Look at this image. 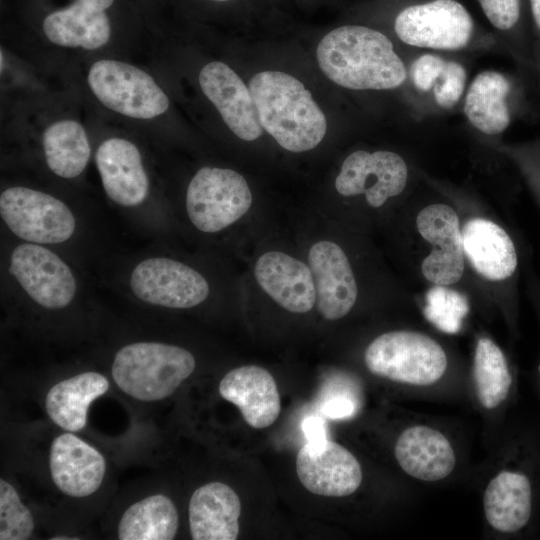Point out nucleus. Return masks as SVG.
<instances>
[{
    "mask_svg": "<svg viewBox=\"0 0 540 540\" xmlns=\"http://www.w3.org/2000/svg\"><path fill=\"white\" fill-rule=\"evenodd\" d=\"M317 62L335 84L351 90H393L408 78V67L382 32L361 25L333 29L319 42Z\"/></svg>",
    "mask_w": 540,
    "mask_h": 540,
    "instance_id": "nucleus-1",
    "label": "nucleus"
},
{
    "mask_svg": "<svg viewBox=\"0 0 540 540\" xmlns=\"http://www.w3.org/2000/svg\"><path fill=\"white\" fill-rule=\"evenodd\" d=\"M262 128L285 150H312L323 140L327 121L311 92L294 76L262 71L249 81Z\"/></svg>",
    "mask_w": 540,
    "mask_h": 540,
    "instance_id": "nucleus-2",
    "label": "nucleus"
},
{
    "mask_svg": "<svg viewBox=\"0 0 540 540\" xmlns=\"http://www.w3.org/2000/svg\"><path fill=\"white\" fill-rule=\"evenodd\" d=\"M195 367L194 356L182 347L137 342L116 353L111 372L116 385L125 394L152 402L172 395Z\"/></svg>",
    "mask_w": 540,
    "mask_h": 540,
    "instance_id": "nucleus-3",
    "label": "nucleus"
},
{
    "mask_svg": "<svg viewBox=\"0 0 540 540\" xmlns=\"http://www.w3.org/2000/svg\"><path fill=\"white\" fill-rule=\"evenodd\" d=\"M368 370L394 382L427 386L437 382L447 368V356L430 336L409 330L390 331L366 348Z\"/></svg>",
    "mask_w": 540,
    "mask_h": 540,
    "instance_id": "nucleus-4",
    "label": "nucleus"
},
{
    "mask_svg": "<svg viewBox=\"0 0 540 540\" xmlns=\"http://www.w3.org/2000/svg\"><path fill=\"white\" fill-rule=\"evenodd\" d=\"M398 39L423 51L459 52L471 47L475 23L457 0H428L403 8L394 20Z\"/></svg>",
    "mask_w": 540,
    "mask_h": 540,
    "instance_id": "nucleus-5",
    "label": "nucleus"
},
{
    "mask_svg": "<svg viewBox=\"0 0 540 540\" xmlns=\"http://www.w3.org/2000/svg\"><path fill=\"white\" fill-rule=\"evenodd\" d=\"M252 200L250 187L240 173L227 168L203 167L188 185L186 210L198 230L215 233L243 217Z\"/></svg>",
    "mask_w": 540,
    "mask_h": 540,
    "instance_id": "nucleus-6",
    "label": "nucleus"
},
{
    "mask_svg": "<svg viewBox=\"0 0 540 540\" xmlns=\"http://www.w3.org/2000/svg\"><path fill=\"white\" fill-rule=\"evenodd\" d=\"M87 81L105 107L130 118L152 119L169 107V98L155 80L126 62L96 61L89 69Z\"/></svg>",
    "mask_w": 540,
    "mask_h": 540,
    "instance_id": "nucleus-7",
    "label": "nucleus"
},
{
    "mask_svg": "<svg viewBox=\"0 0 540 540\" xmlns=\"http://www.w3.org/2000/svg\"><path fill=\"white\" fill-rule=\"evenodd\" d=\"M0 213L16 236L33 243H62L75 230V218L66 204L31 188L17 186L4 190L0 196Z\"/></svg>",
    "mask_w": 540,
    "mask_h": 540,
    "instance_id": "nucleus-8",
    "label": "nucleus"
},
{
    "mask_svg": "<svg viewBox=\"0 0 540 540\" xmlns=\"http://www.w3.org/2000/svg\"><path fill=\"white\" fill-rule=\"evenodd\" d=\"M523 82L494 69L479 72L468 84L462 99L467 122L478 132L503 134L526 108Z\"/></svg>",
    "mask_w": 540,
    "mask_h": 540,
    "instance_id": "nucleus-9",
    "label": "nucleus"
},
{
    "mask_svg": "<svg viewBox=\"0 0 540 540\" xmlns=\"http://www.w3.org/2000/svg\"><path fill=\"white\" fill-rule=\"evenodd\" d=\"M408 167L397 153L388 150H357L348 155L335 179L342 196L363 194L367 203L381 207L389 198L400 195L407 185Z\"/></svg>",
    "mask_w": 540,
    "mask_h": 540,
    "instance_id": "nucleus-10",
    "label": "nucleus"
},
{
    "mask_svg": "<svg viewBox=\"0 0 540 540\" xmlns=\"http://www.w3.org/2000/svg\"><path fill=\"white\" fill-rule=\"evenodd\" d=\"M130 283L142 301L168 308H192L209 295V285L198 271L169 258L143 260L134 268Z\"/></svg>",
    "mask_w": 540,
    "mask_h": 540,
    "instance_id": "nucleus-11",
    "label": "nucleus"
},
{
    "mask_svg": "<svg viewBox=\"0 0 540 540\" xmlns=\"http://www.w3.org/2000/svg\"><path fill=\"white\" fill-rule=\"evenodd\" d=\"M9 270L42 307L63 308L75 295L76 281L70 268L43 246L31 243L17 246L12 252Z\"/></svg>",
    "mask_w": 540,
    "mask_h": 540,
    "instance_id": "nucleus-12",
    "label": "nucleus"
},
{
    "mask_svg": "<svg viewBox=\"0 0 540 540\" xmlns=\"http://www.w3.org/2000/svg\"><path fill=\"white\" fill-rule=\"evenodd\" d=\"M421 237L433 245L424 258V277L437 286L457 283L464 272V248L459 218L455 210L443 203L423 208L416 217Z\"/></svg>",
    "mask_w": 540,
    "mask_h": 540,
    "instance_id": "nucleus-13",
    "label": "nucleus"
},
{
    "mask_svg": "<svg viewBox=\"0 0 540 540\" xmlns=\"http://www.w3.org/2000/svg\"><path fill=\"white\" fill-rule=\"evenodd\" d=\"M296 472L308 491L327 497L353 494L363 477L356 457L342 445L330 440L321 446L305 443L296 458Z\"/></svg>",
    "mask_w": 540,
    "mask_h": 540,
    "instance_id": "nucleus-14",
    "label": "nucleus"
},
{
    "mask_svg": "<svg viewBox=\"0 0 540 540\" xmlns=\"http://www.w3.org/2000/svg\"><path fill=\"white\" fill-rule=\"evenodd\" d=\"M314 279L316 305L320 315L329 321L346 316L358 295L357 283L349 260L336 243L321 240L308 252Z\"/></svg>",
    "mask_w": 540,
    "mask_h": 540,
    "instance_id": "nucleus-15",
    "label": "nucleus"
},
{
    "mask_svg": "<svg viewBox=\"0 0 540 540\" xmlns=\"http://www.w3.org/2000/svg\"><path fill=\"white\" fill-rule=\"evenodd\" d=\"M198 80L204 95L238 138L253 141L261 136L263 128L252 94L232 68L220 61L210 62L201 69Z\"/></svg>",
    "mask_w": 540,
    "mask_h": 540,
    "instance_id": "nucleus-16",
    "label": "nucleus"
},
{
    "mask_svg": "<svg viewBox=\"0 0 540 540\" xmlns=\"http://www.w3.org/2000/svg\"><path fill=\"white\" fill-rule=\"evenodd\" d=\"M49 467L56 487L75 498L95 493L106 473L104 456L72 433H63L53 440Z\"/></svg>",
    "mask_w": 540,
    "mask_h": 540,
    "instance_id": "nucleus-17",
    "label": "nucleus"
},
{
    "mask_svg": "<svg viewBox=\"0 0 540 540\" xmlns=\"http://www.w3.org/2000/svg\"><path fill=\"white\" fill-rule=\"evenodd\" d=\"M261 289L292 313H306L316 304L314 279L304 262L280 251L262 254L254 266Z\"/></svg>",
    "mask_w": 540,
    "mask_h": 540,
    "instance_id": "nucleus-18",
    "label": "nucleus"
},
{
    "mask_svg": "<svg viewBox=\"0 0 540 540\" xmlns=\"http://www.w3.org/2000/svg\"><path fill=\"white\" fill-rule=\"evenodd\" d=\"M219 393L239 408L245 422L253 428L272 425L280 414L276 381L263 367L246 365L229 371L219 383Z\"/></svg>",
    "mask_w": 540,
    "mask_h": 540,
    "instance_id": "nucleus-19",
    "label": "nucleus"
},
{
    "mask_svg": "<svg viewBox=\"0 0 540 540\" xmlns=\"http://www.w3.org/2000/svg\"><path fill=\"white\" fill-rule=\"evenodd\" d=\"M95 160L111 200L122 206H135L146 199L149 181L135 144L123 138H109L98 147Z\"/></svg>",
    "mask_w": 540,
    "mask_h": 540,
    "instance_id": "nucleus-20",
    "label": "nucleus"
},
{
    "mask_svg": "<svg viewBox=\"0 0 540 540\" xmlns=\"http://www.w3.org/2000/svg\"><path fill=\"white\" fill-rule=\"evenodd\" d=\"M114 0H75L54 11L43 21V32L55 45L96 50L108 43L111 35L105 10Z\"/></svg>",
    "mask_w": 540,
    "mask_h": 540,
    "instance_id": "nucleus-21",
    "label": "nucleus"
},
{
    "mask_svg": "<svg viewBox=\"0 0 540 540\" xmlns=\"http://www.w3.org/2000/svg\"><path fill=\"white\" fill-rule=\"evenodd\" d=\"M241 502L222 482L197 488L189 501L190 534L194 540H235L239 535Z\"/></svg>",
    "mask_w": 540,
    "mask_h": 540,
    "instance_id": "nucleus-22",
    "label": "nucleus"
},
{
    "mask_svg": "<svg viewBox=\"0 0 540 540\" xmlns=\"http://www.w3.org/2000/svg\"><path fill=\"white\" fill-rule=\"evenodd\" d=\"M463 248L475 271L490 281H504L517 270L518 255L510 235L498 224L473 218L462 230Z\"/></svg>",
    "mask_w": 540,
    "mask_h": 540,
    "instance_id": "nucleus-23",
    "label": "nucleus"
},
{
    "mask_svg": "<svg viewBox=\"0 0 540 540\" xmlns=\"http://www.w3.org/2000/svg\"><path fill=\"white\" fill-rule=\"evenodd\" d=\"M394 451L402 470L422 481L446 478L456 463L449 440L440 431L423 425L404 430L396 441Z\"/></svg>",
    "mask_w": 540,
    "mask_h": 540,
    "instance_id": "nucleus-24",
    "label": "nucleus"
},
{
    "mask_svg": "<svg viewBox=\"0 0 540 540\" xmlns=\"http://www.w3.org/2000/svg\"><path fill=\"white\" fill-rule=\"evenodd\" d=\"M488 524L501 533H515L529 521L532 490L529 479L521 473L501 471L487 485L483 496Z\"/></svg>",
    "mask_w": 540,
    "mask_h": 540,
    "instance_id": "nucleus-25",
    "label": "nucleus"
},
{
    "mask_svg": "<svg viewBox=\"0 0 540 540\" xmlns=\"http://www.w3.org/2000/svg\"><path fill=\"white\" fill-rule=\"evenodd\" d=\"M108 389L109 381L104 375L94 371L80 373L50 388L45 398L46 412L60 428L80 431L86 425L90 404Z\"/></svg>",
    "mask_w": 540,
    "mask_h": 540,
    "instance_id": "nucleus-26",
    "label": "nucleus"
},
{
    "mask_svg": "<svg viewBox=\"0 0 540 540\" xmlns=\"http://www.w3.org/2000/svg\"><path fill=\"white\" fill-rule=\"evenodd\" d=\"M174 502L163 494L145 497L123 513L117 529L120 540H171L178 531Z\"/></svg>",
    "mask_w": 540,
    "mask_h": 540,
    "instance_id": "nucleus-27",
    "label": "nucleus"
},
{
    "mask_svg": "<svg viewBox=\"0 0 540 540\" xmlns=\"http://www.w3.org/2000/svg\"><path fill=\"white\" fill-rule=\"evenodd\" d=\"M43 148L49 169L62 178H74L86 168L91 149L84 127L64 119L49 125L43 133Z\"/></svg>",
    "mask_w": 540,
    "mask_h": 540,
    "instance_id": "nucleus-28",
    "label": "nucleus"
},
{
    "mask_svg": "<svg viewBox=\"0 0 540 540\" xmlns=\"http://www.w3.org/2000/svg\"><path fill=\"white\" fill-rule=\"evenodd\" d=\"M485 17L505 40L521 68L535 74L532 37L522 25V0H477Z\"/></svg>",
    "mask_w": 540,
    "mask_h": 540,
    "instance_id": "nucleus-29",
    "label": "nucleus"
},
{
    "mask_svg": "<svg viewBox=\"0 0 540 540\" xmlns=\"http://www.w3.org/2000/svg\"><path fill=\"white\" fill-rule=\"evenodd\" d=\"M473 377L484 408H496L506 399L512 376L502 350L489 338L482 337L476 344Z\"/></svg>",
    "mask_w": 540,
    "mask_h": 540,
    "instance_id": "nucleus-30",
    "label": "nucleus"
},
{
    "mask_svg": "<svg viewBox=\"0 0 540 540\" xmlns=\"http://www.w3.org/2000/svg\"><path fill=\"white\" fill-rule=\"evenodd\" d=\"M35 528L30 510L22 503L19 494L9 482L0 480V539L25 540Z\"/></svg>",
    "mask_w": 540,
    "mask_h": 540,
    "instance_id": "nucleus-31",
    "label": "nucleus"
},
{
    "mask_svg": "<svg viewBox=\"0 0 540 540\" xmlns=\"http://www.w3.org/2000/svg\"><path fill=\"white\" fill-rule=\"evenodd\" d=\"M468 86L465 66L455 59L447 58L428 97L441 110L455 108L463 99Z\"/></svg>",
    "mask_w": 540,
    "mask_h": 540,
    "instance_id": "nucleus-32",
    "label": "nucleus"
},
{
    "mask_svg": "<svg viewBox=\"0 0 540 540\" xmlns=\"http://www.w3.org/2000/svg\"><path fill=\"white\" fill-rule=\"evenodd\" d=\"M518 158L521 159L526 174L540 191V141L519 148Z\"/></svg>",
    "mask_w": 540,
    "mask_h": 540,
    "instance_id": "nucleus-33",
    "label": "nucleus"
},
{
    "mask_svg": "<svg viewBox=\"0 0 540 540\" xmlns=\"http://www.w3.org/2000/svg\"><path fill=\"white\" fill-rule=\"evenodd\" d=\"M302 431L311 446H321L328 439L326 434L325 421L320 416H308L301 424Z\"/></svg>",
    "mask_w": 540,
    "mask_h": 540,
    "instance_id": "nucleus-34",
    "label": "nucleus"
},
{
    "mask_svg": "<svg viewBox=\"0 0 540 540\" xmlns=\"http://www.w3.org/2000/svg\"><path fill=\"white\" fill-rule=\"evenodd\" d=\"M321 411L328 418H347L354 414L355 403L350 398L336 396L327 400L322 405Z\"/></svg>",
    "mask_w": 540,
    "mask_h": 540,
    "instance_id": "nucleus-35",
    "label": "nucleus"
},
{
    "mask_svg": "<svg viewBox=\"0 0 540 540\" xmlns=\"http://www.w3.org/2000/svg\"><path fill=\"white\" fill-rule=\"evenodd\" d=\"M1 70H3V53L1 52Z\"/></svg>",
    "mask_w": 540,
    "mask_h": 540,
    "instance_id": "nucleus-36",
    "label": "nucleus"
},
{
    "mask_svg": "<svg viewBox=\"0 0 540 540\" xmlns=\"http://www.w3.org/2000/svg\"><path fill=\"white\" fill-rule=\"evenodd\" d=\"M214 1L223 2V1H229V0H214Z\"/></svg>",
    "mask_w": 540,
    "mask_h": 540,
    "instance_id": "nucleus-37",
    "label": "nucleus"
},
{
    "mask_svg": "<svg viewBox=\"0 0 540 540\" xmlns=\"http://www.w3.org/2000/svg\"><path fill=\"white\" fill-rule=\"evenodd\" d=\"M539 370H540V367H539Z\"/></svg>",
    "mask_w": 540,
    "mask_h": 540,
    "instance_id": "nucleus-38",
    "label": "nucleus"
}]
</instances>
